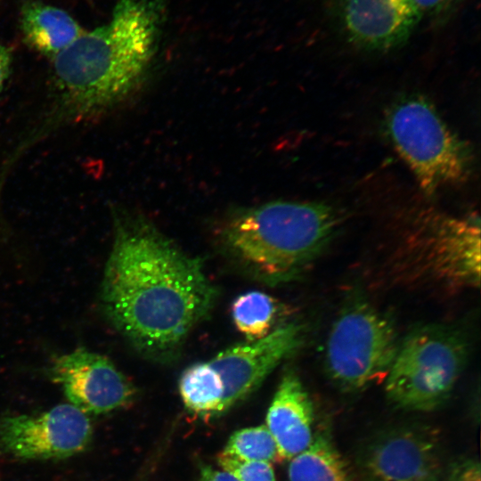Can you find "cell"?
Masks as SVG:
<instances>
[{
	"label": "cell",
	"mask_w": 481,
	"mask_h": 481,
	"mask_svg": "<svg viewBox=\"0 0 481 481\" xmlns=\"http://www.w3.org/2000/svg\"><path fill=\"white\" fill-rule=\"evenodd\" d=\"M455 0H413L420 12H426L429 14L438 13L439 12L445 10Z\"/></svg>",
	"instance_id": "7402d4cb"
},
{
	"label": "cell",
	"mask_w": 481,
	"mask_h": 481,
	"mask_svg": "<svg viewBox=\"0 0 481 481\" xmlns=\"http://www.w3.org/2000/svg\"><path fill=\"white\" fill-rule=\"evenodd\" d=\"M11 62L12 59L9 50L0 44V93L9 77Z\"/></svg>",
	"instance_id": "603a6c76"
},
{
	"label": "cell",
	"mask_w": 481,
	"mask_h": 481,
	"mask_svg": "<svg viewBox=\"0 0 481 481\" xmlns=\"http://www.w3.org/2000/svg\"><path fill=\"white\" fill-rule=\"evenodd\" d=\"M135 481H145L146 473H143Z\"/></svg>",
	"instance_id": "cb8c5ba5"
},
{
	"label": "cell",
	"mask_w": 481,
	"mask_h": 481,
	"mask_svg": "<svg viewBox=\"0 0 481 481\" xmlns=\"http://www.w3.org/2000/svg\"><path fill=\"white\" fill-rule=\"evenodd\" d=\"M480 464L477 460L466 459L451 468L447 481H481Z\"/></svg>",
	"instance_id": "ffe728a7"
},
{
	"label": "cell",
	"mask_w": 481,
	"mask_h": 481,
	"mask_svg": "<svg viewBox=\"0 0 481 481\" xmlns=\"http://www.w3.org/2000/svg\"><path fill=\"white\" fill-rule=\"evenodd\" d=\"M356 463L362 481H438L441 446L430 428L399 426L369 439Z\"/></svg>",
	"instance_id": "ba28073f"
},
{
	"label": "cell",
	"mask_w": 481,
	"mask_h": 481,
	"mask_svg": "<svg viewBox=\"0 0 481 481\" xmlns=\"http://www.w3.org/2000/svg\"><path fill=\"white\" fill-rule=\"evenodd\" d=\"M289 481H352L349 468L331 440L314 435L310 444L290 459Z\"/></svg>",
	"instance_id": "9a60e30c"
},
{
	"label": "cell",
	"mask_w": 481,
	"mask_h": 481,
	"mask_svg": "<svg viewBox=\"0 0 481 481\" xmlns=\"http://www.w3.org/2000/svg\"><path fill=\"white\" fill-rule=\"evenodd\" d=\"M339 216L322 202L275 200L233 210L218 237L248 274L275 286L296 279L334 236Z\"/></svg>",
	"instance_id": "3957f363"
},
{
	"label": "cell",
	"mask_w": 481,
	"mask_h": 481,
	"mask_svg": "<svg viewBox=\"0 0 481 481\" xmlns=\"http://www.w3.org/2000/svg\"><path fill=\"white\" fill-rule=\"evenodd\" d=\"M304 327L281 324L266 337L229 346L208 360L224 387L220 415L256 390L282 360L302 345Z\"/></svg>",
	"instance_id": "30bf717a"
},
{
	"label": "cell",
	"mask_w": 481,
	"mask_h": 481,
	"mask_svg": "<svg viewBox=\"0 0 481 481\" xmlns=\"http://www.w3.org/2000/svg\"><path fill=\"white\" fill-rule=\"evenodd\" d=\"M423 233L416 253L431 273L452 284L478 286L480 224L478 216L441 218Z\"/></svg>",
	"instance_id": "8fae6325"
},
{
	"label": "cell",
	"mask_w": 481,
	"mask_h": 481,
	"mask_svg": "<svg viewBox=\"0 0 481 481\" xmlns=\"http://www.w3.org/2000/svg\"><path fill=\"white\" fill-rule=\"evenodd\" d=\"M468 344L459 331L427 325L398 345L386 376L385 390L395 405L431 412L450 396L467 362Z\"/></svg>",
	"instance_id": "5b68a950"
},
{
	"label": "cell",
	"mask_w": 481,
	"mask_h": 481,
	"mask_svg": "<svg viewBox=\"0 0 481 481\" xmlns=\"http://www.w3.org/2000/svg\"><path fill=\"white\" fill-rule=\"evenodd\" d=\"M100 302L111 325L143 356L174 360L213 308L216 287L202 260L151 220L117 211Z\"/></svg>",
	"instance_id": "6da1fadb"
},
{
	"label": "cell",
	"mask_w": 481,
	"mask_h": 481,
	"mask_svg": "<svg viewBox=\"0 0 481 481\" xmlns=\"http://www.w3.org/2000/svg\"><path fill=\"white\" fill-rule=\"evenodd\" d=\"M384 128L426 195L463 182L470 175V147L425 96L411 94L396 99L385 113Z\"/></svg>",
	"instance_id": "277c9868"
},
{
	"label": "cell",
	"mask_w": 481,
	"mask_h": 481,
	"mask_svg": "<svg viewBox=\"0 0 481 481\" xmlns=\"http://www.w3.org/2000/svg\"><path fill=\"white\" fill-rule=\"evenodd\" d=\"M223 452L242 461L271 463L281 459L277 444L265 425L235 431L229 437Z\"/></svg>",
	"instance_id": "ac0fdd59"
},
{
	"label": "cell",
	"mask_w": 481,
	"mask_h": 481,
	"mask_svg": "<svg viewBox=\"0 0 481 481\" xmlns=\"http://www.w3.org/2000/svg\"><path fill=\"white\" fill-rule=\"evenodd\" d=\"M20 28L26 43L51 60L86 31L66 11L38 1L23 5Z\"/></svg>",
	"instance_id": "5bb4252c"
},
{
	"label": "cell",
	"mask_w": 481,
	"mask_h": 481,
	"mask_svg": "<svg viewBox=\"0 0 481 481\" xmlns=\"http://www.w3.org/2000/svg\"><path fill=\"white\" fill-rule=\"evenodd\" d=\"M167 0H118L111 19L85 31L53 61V101L29 146L62 126L124 102L142 84L156 54Z\"/></svg>",
	"instance_id": "7a4b0ae2"
},
{
	"label": "cell",
	"mask_w": 481,
	"mask_h": 481,
	"mask_svg": "<svg viewBox=\"0 0 481 481\" xmlns=\"http://www.w3.org/2000/svg\"><path fill=\"white\" fill-rule=\"evenodd\" d=\"M398 342L388 319L365 303L346 307L328 336L325 366L345 392H358L385 379Z\"/></svg>",
	"instance_id": "8992f818"
},
{
	"label": "cell",
	"mask_w": 481,
	"mask_h": 481,
	"mask_svg": "<svg viewBox=\"0 0 481 481\" xmlns=\"http://www.w3.org/2000/svg\"><path fill=\"white\" fill-rule=\"evenodd\" d=\"M232 322L247 341L266 337L275 328L281 316L280 303L262 291H248L239 295L232 303Z\"/></svg>",
	"instance_id": "e0dca14e"
},
{
	"label": "cell",
	"mask_w": 481,
	"mask_h": 481,
	"mask_svg": "<svg viewBox=\"0 0 481 481\" xmlns=\"http://www.w3.org/2000/svg\"><path fill=\"white\" fill-rule=\"evenodd\" d=\"M265 420L282 460H290L312 442L313 404L295 371L283 372Z\"/></svg>",
	"instance_id": "4fadbf2b"
},
{
	"label": "cell",
	"mask_w": 481,
	"mask_h": 481,
	"mask_svg": "<svg viewBox=\"0 0 481 481\" xmlns=\"http://www.w3.org/2000/svg\"><path fill=\"white\" fill-rule=\"evenodd\" d=\"M413 0H338L347 39L369 51H387L410 37L420 18Z\"/></svg>",
	"instance_id": "7c38bea8"
},
{
	"label": "cell",
	"mask_w": 481,
	"mask_h": 481,
	"mask_svg": "<svg viewBox=\"0 0 481 481\" xmlns=\"http://www.w3.org/2000/svg\"><path fill=\"white\" fill-rule=\"evenodd\" d=\"M92 439L90 419L71 404L0 418V454L13 459H65L84 452Z\"/></svg>",
	"instance_id": "52a82bcc"
},
{
	"label": "cell",
	"mask_w": 481,
	"mask_h": 481,
	"mask_svg": "<svg viewBox=\"0 0 481 481\" xmlns=\"http://www.w3.org/2000/svg\"><path fill=\"white\" fill-rule=\"evenodd\" d=\"M48 374L86 415L124 408L136 396V387L108 357L86 347L56 357Z\"/></svg>",
	"instance_id": "9c48e42d"
},
{
	"label": "cell",
	"mask_w": 481,
	"mask_h": 481,
	"mask_svg": "<svg viewBox=\"0 0 481 481\" xmlns=\"http://www.w3.org/2000/svg\"><path fill=\"white\" fill-rule=\"evenodd\" d=\"M222 469L233 475L239 481H276L269 462L242 461L224 453L217 456Z\"/></svg>",
	"instance_id": "d6986e66"
},
{
	"label": "cell",
	"mask_w": 481,
	"mask_h": 481,
	"mask_svg": "<svg viewBox=\"0 0 481 481\" xmlns=\"http://www.w3.org/2000/svg\"><path fill=\"white\" fill-rule=\"evenodd\" d=\"M200 481H239L233 475L224 470L216 469L211 466L204 465L200 468Z\"/></svg>",
	"instance_id": "44dd1931"
},
{
	"label": "cell",
	"mask_w": 481,
	"mask_h": 481,
	"mask_svg": "<svg viewBox=\"0 0 481 481\" xmlns=\"http://www.w3.org/2000/svg\"><path fill=\"white\" fill-rule=\"evenodd\" d=\"M178 390L191 412L208 418L220 416L224 387L208 361L188 366L179 378Z\"/></svg>",
	"instance_id": "2e32d148"
}]
</instances>
